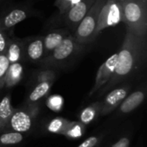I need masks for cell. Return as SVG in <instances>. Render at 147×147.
Masks as SVG:
<instances>
[{
  "instance_id": "obj_14",
  "label": "cell",
  "mask_w": 147,
  "mask_h": 147,
  "mask_svg": "<svg viewBox=\"0 0 147 147\" xmlns=\"http://www.w3.org/2000/svg\"><path fill=\"white\" fill-rule=\"evenodd\" d=\"M24 48L25 43L23 42L22 40L9 39L7 48L4 53L9 64L17 63L21 61L22 56L24 55Z\"/></svg>"
},
{
  "instance_id": "obj_2",
  "label": "cell",
  "mask_w": 147,
  "mask_h": 147,
  "mask_svg": "<svg viewBox=\"0 0 147 147\" xmlns=\"http://www.w3.org/2000/svg\"><path fill=\"white\" fill-rule=\"evenodd\" d=\"M122 22L134 34L146 39L147 0H122Z\"/></svg>"
},
{
  "instance_id": "obj_24",
  "label": "cell",
  "mask_w": 147,
  "mask_h": 147,
  "mask_svg": "<svg viewBox=\"0 0 147 147\" xmlns=\"http://www.w3.org/2000/svg\"><path fill=\"white\" fill-rule=\"evenodd\" d=\"M63 104H64L63 97L61 96H59V95H53V96H49L47 101V107L50 109L56 111V112L59 111L62 109Z\"/></svg>"
},
{
  "instance_id": "obj_22",
  "label": "cell",
  "mask_w": 147,
  "mask_h": 147,
  "mask_svg": "<svg viewBox=\"0 0 147 147\" xmlns=\"http://www.w3.org/2000/svg\"><path fill=\"white\" fill-rule=\"evenodd\" d=\"M80 0H56L54 5L58 8L59 14L64 16L70 9L77 4Z\"/></svg>"
},
{
  "instance_id": "obj_21",
  "label": "cell",
  "mask_w": 147,
  "mask_h": 147,
  "mask_svg": "<svg viewBox=\"0 0 147 147\" xmlns=\"http://www.w3.org/2000/svg\"><path fill=\"white\" fill-rule=\"evenodd\" d=\"M85 132V125L82 124L81 122H70L65 133L64 135H65L67 138L71 140H77L84 135Z\"/></svg>"
},
{
  "instance_id": "obj_3",
  "label": "cell",
  "mask_w": 147,
  "mask_h": 147,
  "mask_svg": "<svg viewBox=\"0 0 147 147\" xmlns=\"http://www.w3.org/2000/svg\"><path fill=\"white\" fill-rule=\"evenodd\" d=\"M106 0H96L78 23L73 35L79 44L85 46L94 40V33L97 26L99 14Z\"/></svg>"
},
{
  "instance_id": "obj_9",
  "label": "cell",
  "mask_w": 147,
  "mask_h": 147,
  "mask_svg": "<svg viewBox=\"0 0 147 147\" xmlns=\"http://www.w3.org/2000/svg\"><path fill=\"white\" fill-rule=\"evenodd\" d=\"M96 0H80L71 9H70L63 16L67 26L73 32L77 28L78 23L93 6Z\"/></svg>"
},
{
  "instance_id": "obj_7",
  "label": "cell",
  "mask_w": 147,
  "mask_h": 147,
  "mask_svg": "<svg viewBox=\"0 0 147 147\" xmlns=\"http://www.w3.org/2000/svg\"><path fill=\"white\" fill-rule=\"evenodd\" d=\"M131 86L127 84L110 90L103 100L100 101V115H109L117 109L128 95Z\"/></svg>"
},
{
  "instance_id": "obj_5",
  "label": "cell",
  "mask_w": 147,
  "mask_h": 147,
  "mask_svg": "<svg viewBox=\"0 0 147 147\" xmlns=\"http://www.w3.org/2000/svg\"><path fill=\"white\" fill-rule=\"evenodd\" d=\"M40 108L37 103L27 104L26 107L15 109L5 130H11L25 134L32 130L39 114Z\"/></svg>"
},
{
  "instance_id": "obj_19",
  "label": "cell",
  "mask_w": 147,
  "mask_h": 147,
  "mask_svg": "<svg viewBox=\"0 0 147 147\" xmlns=\"http://www.w3.org/2000/svg\"><path fill=\"white\" fill-rule=\"evenodd\" d=\"M98 115H100V101L95 102L83 109L79 115V122L84 125H88Z\"/></svg>"
},
{
  "instance_id": "obj_20",
  "label": "cell",
  "mask_w": 147,
  "mask_h": 147,
  "mask_svg": "<svg viewBox=\"0 0 147 147\" xmlns=\"http://www.w3.org/2000/svg\"><path fill=\"white\" fill-rule=\"evenodd\" d=\"M71 121L63 118H54L49 121L47 126V130L54 134H65Z\"/></svg>"
},
{
  "instance_id": "obj_11",
  "label": "cell",
  "mask_w": 147,
  "mask_h": 147,
  "mask_svg": "<svg viewBox=\"0 0 147 147\" xmlns=\"http://www.w3.org/2000/svg\"><path fill=\"white\" fill-rule=\"evenodd\" d=\"M24 54L28 59L32 62L41 61L45 58V47L43 36H38L32 39L25 45Z\"/></svg>"
},
{
  "instance_id": "obj_15",
  "label": "cell",
  "mask_w": 147,
  "mask_h": 147,
  "mask_svg": "<svg viewBox=\"0 0 147 147\" xmlns=\"http://www.w3.org/2000/svg\"><path fill=\"white\" fill-rule=\"evenodd\" d=\"M53 82L52 81H46V82H40L37 83L36 85L33 88L31 92L28 94L26 101V104H34L38 103L44 96H46L52 86Z\"/></svg>"
},
{
  "instance_id": "obj_26",
  "label": "cell",
  "mask_w": 147,
  "mask_h": 147,
  "mask_svg": "<svg viewBox=\"0 0 147 147\" xmlns=\"http://www.w3.org/2000/svg\"><path fill=\"white\" fill-rule=\"evenodd\" d=\"M103 135H94L87 138L78 147H98L102 143Z\"/></svg>"
},
{
  "instance_id": "obj_25",
  "label": "cell",
  "mask_w": 147,
  "mask_h": 147,
  "mask_svg": "<svg viewBox=\"0 0 147 147\" xmlns=\"http://www.w3.org/2000/svg\"><path fill=\"white\" fill-rule=\"evenodd\" d=\"M56 78V74L53 70L47 69V70H42L40 71L36 77V81L37 83L40 82H46V81H52L54 82Z\"/></svg>"
},
{
  "instance_id": "obj_6",
  "label": "cell",
  "mask_w": 147,
  "mask_h": 147,
  "mask_svg": "<svg viewBox=\"0 0 147 147\" xmlns=\"http://www.w3.org/2000/svg\"><path fill=\"white\" fill-rule=\"evenodd\" d=\"M122 22V6L120 0H106L98 17L94 33V40L104 29L115 26Z\"/></svg>"
},
{
  "instance_id": "obj_28",
  "label": "cell",
  "mask_w": 147,
  "mask_h": 147,
  "mask_svg": "<svg viewBox=\"0 0 147 147\" xmlns=\"http://www.w3.org/2000/svg\"><path fill=\"white\" fill-rule=\"evenodd\" d=\"M9 42V39L5 31L0 29V53H4L7 48V45Z\"/></svg>"
},
{
  "instance_id": "obj_12",
  "label": "cell",
  "mask_w": 147,
  "mask_h": 147,
  "mask_svg": "<svg viewBox=\"0 0 147 147\" xmlns=\"http://www.w3.org/2000/svg\"><path fill=\"white\" fill-rule=\"evenodd\" d=\"M28 12L22 9H14L0 16V29L6 31L12 28L19 22L24 21Z\"/></svg>"
},
{
  "instance_id": "obj_17",
  "label": "cell",
  "mask_w": 147,
  "mask_h": 147,
  "mask_svg": "<svg viewBox=\"0 0 147 147\" xmlns=\"http://www.w3.org/2000/svg\"><path fill=\"white\" fill-rule=\"evenodd\" d=\"M22 76L23 67L19 62L9 64L4 80V87L8 89L14 87L22 80Z\"/></svg>"
},
{
  "instance_id": "obj_1",
  "label": "cell",
  "mask_w": 147,
  "mask_h": 147,
  "mask_svg": "<svg viewBox=\"0 0 147 147\" xmlns=\"http://www.w3.org/2000/svg\"><path fill=\"white\" fill-rule=\"evenodd\" d=\"M146 39H142L127 30L118 59L110 80L99 90L98 96L104 95L120 83L131 77L142 62L145 52Z\"/></svg>"
},
{
  "instance_id": "obj_16",
  "label": "cell",
  "mask_w": 147,
  "mask_h": 147,
  "mask_svg": "<svg viewBox=\"0 0 147 147\" xmlns=\"http://www.w3.org/2000/svg\"><path fill=\"white\" fill-rule=\"evenodd\" d=\"M14 111L15 109L11 104V96L8 94L0 101V133L5 130Z\"/></svg>"
},
{
  "instance_id": "obj_27",
  "label": "cell",
  "mask_w": 147,
  "mask_h": 147,
  "mask_svg": "<svg viewBox=\"0 0 147 147\" xmlns=\"http://www.w3.org/2000/svg\"><path fill=\"white\" fill-rule=\"evenodd\" d=\"M131 139L129 135H124L121 136L116 142L111 145L110 147H129L130 146Z\"/></svg>"
},
{
  "instance_id": "obj_23",
  "label": "cell",
  "mask_w": 147,
  "mask_h": 147,
  "mask_svg": "<svg viewBox=\"0 0 147 147\" xmlns=\"http://www.w3.org/2000/svg\"><path fill=\"white\" fill-rule=\"evenodd\" d=\"M9 66V62L5 53H0V89L4 87V80Z\"/></svg>"
},
{
  "instance_id": "obj_18",
  "label": "cell",
  "mask_w": 147,
  "mask_h": 147,
  "mask_svg": "<svg viewBox=\"0 0 147 147\" xmlns=\"http://www.w3.org/2000/svg\"><path fill=\"white\" fill-rule=\"evenodd\" d=\"M23 140V134L11 130H4L0 133V147L15 146L22 143Z\"/></svg>"
},
{
  "instance_id": "obj_4",
  "label": "cell",
  "mask_w": 147,
  "mask_h": 147,
  "mask_svg": "<svg viewBox=\"0 0 147 147\" xmlns=\"http://www.w3.org/2000/svg\"><path fill=\"white\" fill-rule=\"evenodd\" d=\"M83 47L84 46L77 41L74 35L70 34L41 60V63L45 66H57L79 53Z\"/></svg>"
},
{
  "instance_id": "obj_13",
  "label": "cell",
  "mask_w": 147,
  "mask_h": 147,
  "mask_svg": "<svg viewBox=\"0 0 147 147\" xmlns=\"http://www.w3.org/2000/svg\"><path fill=\"white\" fill-rule=\"evenodd\" d=\"M69 34L70 32L66 29H54L47 33L45 36H43L45 57L49 53H51L55 47H57Z\"/></svg>"
},
{
  "instance_id": "obj_29",
  "label": "cell",
  "mask_w": 147,
  "mask_h": 147,
  "mask_svg": "<svg viewBox=\"0 0 147 147\" xmlns=\"http://www.w3.org/2000/svg\"><path fill=\"white\" fill-rule=\"evenodd\" d=\"M120 1H122V0H120Z\"/></svg>"
},
{
  "instance_id": "obj_8",
  "label": "cell",
  "mask_w": 147,
  "mask_h": 147,
  "mask_svg": "<svg viewBox=\"0 0 147 147\" xmlns=\"http://www.w3.org/2000/svg\"><path fill=\"white\" fill-rule=\"evenodd\" d=\"M117 59H118V53L111 55L98 68L95 79V84L89 93V97H91L96 93H97V91H99L110 80L114 73L117 63Z\"/></svg>"
},
{
  "instance_id": "obj_10",
  "label": "cell",
  "mask_w": 147,
  "mask_h": 147,
  "mask_svg": "<svg viewBox=\"0 0 147 147\" xmlns=\"http://www.w3.org/2000/svg\"><path fill=\"white\" fill-rule=\"evenodd\" d=\"M146 98V90H138L127 95L126 98L121 102L119 105L118 114L120 115H127L133 112L139 106L142 104Z\"/></svg>"
}]
</instances>
